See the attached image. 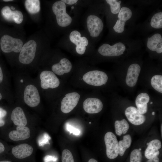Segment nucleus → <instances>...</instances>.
I'll return each instance as SVG.
<instances>
[{"label":"nucleus","instance_id":"obj_1","mask_svg":"<svg viewBox=\"0 0 162 162\" xmlns=\"http://www.w3.org/2000/svg\"><path fill=\"white\" fill-rule=\"evenodd\" d=\"M22 40L14 38L7 34L3 35L0 39V47L2 51L5 53L12 52H19L22 46Z\"/></svg>","mask_w":162,"mask_h":162},{"label":"nucleus","instance_id":"obj_2","mask_svg":"<svg viewBox=\"0 0 162 162\" xmlns=\"http://www.w3.org/2000/svg\"><path fill=\"white\" fill-rule=\"evenodd\" d=\"M52 10L56 15L57 22L60 26L65 27L71 23V17L66 13L65 4L61 0L55 2L52 5Z\"/></svg>","mask_w":162,"mask_h":162},{"label":"nucleus","instance_id":"obj_3","mask_svg":"<svg viewBox=\"0 0 162 162\" xmlns=\"http://www.w3.org/2000/svg\"><path fill=\"white\" fill-rule=\"evenodd\" d=\"M37 46L36 42L33 40L26 43L20 52L19 57L20 62L24 64L31 63L34 58Z\"/></svg>","mask_w":162,"mask_h":162},{"label":"nucleus","instance_id":"obj_4","mask_svg":"<svg viewBox=\"0 0 162 162\" xmlns=\"http://www.w3.org/2000/svg\"><path fill=\"white\" fill-rule=\"evenodd\" d=\"M82 79L88 84L98 86L105 84L107 81L108 77L104 72L94 70L85 73L83 76Z\"/></svg>","mask_w":162,"mask_h":162},{"label":"nucleus","instance_id":"obj_5","mask_svg":"<svg viewBox=\"0 0 162 162\" xmlns=\"http://www.w3.org/2000/svg\"><path fill=\"white\" fill-rule=\"evenodd\" d=\"M104 142L107 157L110 159L116 158L119 152L118 142L115 135L111 132H107L104 136Z\"/></svg>","mask_w":162,"mask_h":162},{"label":"nucleus","instance_id":"obj_6","mask_svg":"<svg viewBox=\"0 0 162 162\" xmlns=\"http://www.w3.org/2000/svg\"><path fill=\"white\" fill-rule=\"evenodd\" d=\"M125 50L124 45L121 42L117 43L112 46L105 44L98 49V52L105 56H118L123 54Z\"/></svg>","mask_w":162,"mask_h":162},{"label":"nucleus","instance_id":"obj_7","mask_svg":"<svg viewBox=\"0 0 162 162\" xmlns=\"http://www.w3.org/2000/svg\"><path fill=\"white\" fill-rule=\"evenodd\" d=\"M25 103L31 107H35L39 104L40 98L38 90L34 85L30 84L25 88L23 97Z\"/></svg>","mask_w":162,"mask_h":162},{"label":"nucleus","instance_id":"obj_8","mask_svg":"<svg viewBox=\"0 0 162 162\" xmlns=\"http://www.w3.org/2000/svg\"><path fill=\"white\" fill-rule=\"evenodd\" d=\"M40 86L44 89L54 88L59 85V80L53 72L49 70L42 71L40 75Z\"/></svg>","mask_w":162,"mask_h":162},{"label":"nucleus","instance_id":"obj_9","mask_svg":"<svg viewBox=\"0 0 162 162\" xmlns=\"http://www.w3.org/2000/svg\"><path fill=\"white\" fill-rule=\"evenodd\" d=\"M80 97V94L76 92L67 94L61 101V110L62 112L64 113L70 112L78 104Z\"/></svg>","mask_w":162,"mask_h":162},{"label":"nucleus","instance_id":"obj_10","mask_svg":"<svg viewBox=\"0 0 162 162\" xmlns=\"http://www.w3.org/2000/svg\"><path fill=\"white\" fill-rule=\"evenodd\" d=\"M86 22L90 36L98 37L103 29L104 25L102 20L95 15H90L87 17Z\"/></svg>","mask_w":162,"mask_h":162},{"label":"nucleus","instance_id":"obj_11","mask_svg":"<svg viewBox=\"0 0 162 162\" xmlns=\"http://www.w3.org/2000/svg\"><path fill=\"white\" fill-rule=\"evenodd\" d=\"M81 35L79 32L74 30L70 33L69 38L70 41L76 45V52L80 55H82L85 52L86 46L88 44V41L86 37H81Z\"/></svg>","mask_w":162,"mask_h":162},{"label":"nucleus","instance_id":"obj_12","mask_svg":"<svg viewBox=\"0 0 162 162\" xmlns=\"http://www.w3.org/2000/svg\"><path fill=\"white\" fill-rule=\"evenodd\" d=\"M132 12L130 8L123 7L121 8L118 15V19L113 27L114 31L118 33L123 32L125 22L131 17Z\"/></svg>","mask_w":162,"mask_h":162},{"label":"nucleus","instance_id":"obj_13","mask_svg":"<svg viewBox=\"0 0 162 162\" xmlns=\"http://www.w3.org/2000/svg\"><path fill=\"white\" fill-rule=\"evenodd\" d=\"M83 107L85 111L87 113H96L101 111L103 108V104L98 98H89L84 101Z\"/></svg>","mask_w":162,"mask_h":162},{"label":"nucleus","instance_id":"obj_14","mask_svg":"<svg viewBox=\"0 0 162 162\" xmlns=\"http://www.w3.org/2000/svg\"><path fill=\"white\" fill-rule=\"evenodd\" d=\"M125 113L128 121L135 125L143 124L146 119L145 116L140 114L137 108L134 106H130L127 108Z\"/></svg>","mask_w":162,"mask_h":162},{"label":"nucleus","instance_id":"obj_15","mask_svg":"<svg viewBox=\"0 0 162 162\" xmlns=\"http://www.w3.org/2000/svg\"><path fill=\"white\" fill-rule=\"evenodd\" d=\"M140 70L141 68L137 64H133L129 66L125 80L128 86L133 87L136 85Z\"/></svg>","mask_w":162,"mask_h":162},{"label":"nucleus","instance_id":"obj_16","mask_svg":"<svg viewBox=\"0 0 162 162\" xmlns=\"http://www.w3.org/2000/svg\"><path fill=\"white\" fill-rule=\"evenodd\" d=\"M33 151V147L27 143L20 144L14 147L12 149V153L16 158L22 159L29 157Z\"/></svg>","mask_w":162,"mask_h":162},{"label":"nucleus","instance_id":"obj_17","mask_svg":"<svg viewBox=\"0 0 162 162\" xmlns=\"http://www.w3.org/2000/svg\"><path fill=\"white\" fill-rule=\"evenodd\" d=\"M30 130L26 126H17L16 130L10 131L8 134L9 138L14 141L23 140L30 137Z\"/></svg>","mask_w":162,"mask_h":162},{"label":"nucleus","instance_id":"obj_18","mask_svg":"<svg viewBox=\"0 0 162 162\" xmlns=\"http://www.w3.org/2000/svg\"><path fill=\"white\" fill-rule=\"evenodd\" d=\"M72 68V64L70 61L66 58H63L59 62L52 66V70L54 74L61 76L69 72Z\"/></svg>","mask_w":162,"mask_h":162},{"label":"nucleus","instance_id":"obj_19","mask_svg":"<svg viewBox=\"0 0 162 162\" xmlns=\"http://www.w3.org/2000/svg\"><path fill=\"white\" fill-rule=\"evenodd\" d=\"M145 152L146 157L148 159L158 157L160 154L159 151L161 147L160 140L154 139L150 141L148 145Z\"/></svg>","mask_w":162,"mask_h":162},{"label":"nucleus","instance_id":"obj_20","mask_svg":"<svg viewBox=\"0 0 162 162\" xmlns=\"http://www.w3.org/2000/svg\"><path fill=\"white\" fill-rule=\"evenodd\" d=\"M11 119L14 124L17 126H26L27 123V118L22 109L19 106L12 111Z\"/></svg>","mask_w":162,"mask_h":162},{"label":"nucleus","instance_id":"obj_21","mask_svg":"<svg viewBox=\"0 0 162 162\" xmlns=\"http://www.w3.org/2000/svg\"><path fill=\"white\" fill-rule=\"evenodd\" d=\"M148 48L151 50L158 53L162 52V38L160 34L157 33L148 38L147 44Z\"/></svg>","mask_w":162,"mask_h":162},{"label":"nucleus","instance_id":"obj_22","mask_svg":"<svg viewBox=\"0 0 162 162\" xmlns=\"http://www.w3.org/2000/svg\"><path fill=\"white\" fill-rule=\"evenodd\" d=\"M149 95L146 93H142L136 97L135 104L137 109L141 114H144L147 111V104L149 100Z\"/></svg>","mask_w":162,"mask_h":162},{"label":"nucleus","instance_id":"obj_23","mask_svg":"<svg viewBox=\"0 0 162 162\" xmlns=\"http://www.w3.org/2000/svg\"><path fill=\"white\" fill-rule=\"evenodd\" d=\"M129 128V124L124 119L121 120H116L115 122V128L116 134L120 136L122 134H125L128 131Z\"/></svg>","mask_w":162,"mask_h":162},{"label":"nucleus","instance_id":"obj_24","mask_svg":"<svg viewBox=\"0 0 162 162\" xmlns=\"http://www.w3.org/2000/svg\"><path fill=\"white\" fill-rule=\"evenodd\" d=\"M131 142V137L129 134L124 136L123 140L119 141V154L120 156L123 155L126 150L130 147Z\"/></svg>","mask_w":162,"mask_h":162},{"label":"nucleus","instance_id":"obj_25","mask_svg":"<svg viewBox=\"0 0 162 162\" xmlns=\"http://www.w3.org/2000/svg\"><path fill=\"white\" fill-rule=\"evenodd\" d=\"M25 4L26 9L31 14H36L40 10V2L39 0H26Z\"/></svg>","mask_w":162,"mask_h":162},{"label":"nucleus","instance_id":"obj_26","mask_svg":"<svg viewBox=\"0 0 162 162\" xmlns=\"http://www.w3.org/2000/svg\"><path fill=\"white\" fill-rule=\"evenodd\" d=\"M151 85L152 87L160 93H162V76L156 75L151 79Z\"/></svg>","mask_w":162,"mask_h":162},{"label":"nucleus","instance_id":"obj_27","mask_svg":"<svg viewBox=\"0 0 162 162\" xmlns=\"http://www.w3.org/2000/svg\"><path fill=\"white\" fill-rule=\"evenodd\" d=\"M150 24L153 28L159 29L162 27V12H158L154 14L152 18Z\"/></svg>","mask_w":162,"mask_h":162},{"label":"nucleus","instance_id":"obj_28","mask_svg":"<svg viewBox=\"0 0 162 162\" xmlns=\"http://www.w3.org/2000/svg\"><path fill=\"white\" fill-rule=\"evenodd\" d=\"M1 14L5 20L10 22L13 20V10L8 6H4L1 10Z\"/></svg>","mask_w":162,"mask_h":162},{"label":"nucleus","instance_id":"obj_29","mask_svg":"<svg viewBox=\"0 0 162 162\" xmlns=\"http://www.w3.org/2000/svg\"><path fill=\"white\" fill-rule=\"evenodd\" d=\"M106 1L110 6L111 13L114 14L118 13L121 9V1L116 0H106Z\"/></svg>","mask_w":162,"mask_h":162},{"label":"nucleus","instance_id":"obj_30","mask_svg":"<svg viewBox=\"0 0 162 162\" xmlns=\"http://www.w3.org/2000/svg\"><path fill=\"white\" fill-rule=\"evenodd\" d=\"M142 157L141 150L138 149H134L130 153V162H141Z\"/></svg>","mask_w":162,"mask_h":162},{"label":"nucleus","instance_id":"obj_31","mask_svg":"<svg viewBox=\"0 0 162 162\" xmlns=\"http://www.w3.org/2000/svg\"><path fill=\"white\" fill-rule=\"evenodd\" d=\"M62 162H75L74 156L71 152L68 149H64L62 153Z\"/></svg>","mask_w":162,"mask_h":162},{"label":"nucleus","instance_id":"obj_32","mask_svg":"<svg viewBox=\"0 0 162 162\" xmlns=\"http://www.w3.org/2000/svg\"><path fill=\"white\" fill-rule=\"evenodd\" d=\"M13 20L16 23H21L23 20V15L20 11L14 10L13 11Z\"/></svg>","mask_w":162,"mask_h":162},{"label":"nucleus","instance_id":"obj_33","mask_svg":"<svg viewBox=\"0 0 162 162\" xmlns=\"http://www.w3.org/2000/svg\"><path fill=\"white\" fill-rule=\"evenodd\" d=\"M7 114V111L2 108L0 107V127L4 126L5 122L3 118Z\"/></svg>","mask_w":162,"mask_h":162},{"label":"nucleus","instance_id":"obj_34","mask_svg":"<svg viewBox=\"0 0 162 162\" xmlns=\"http://www.w3.org/2000/svg\"><path fill=\"white\" fill-rule=\"evenodd\" d=\"M67 128L69 131H71L75 134L78 135L80 131L78 130L72 128L69 125H68L67 127Z\"/></svg>","mask_w":162,"mask_h":162},{"label":"nucleus","instance_id":"obj_35","mask_svg":"<svg viewBox=\"0 0 162 162\" xmlns=\"http://www.w3.org/2000/svg\"><path fill=\"white\" fill-rule=\"evenodd\" d=\"M61 1L65 3H66L69 5L73 4L76 3L78 1L77 0H62Z\"/></svg>","mask_w":162,"mask_h":162},{"label":"nucleus","instance_id":"obj_36","mask_svg":"<svg viewBox=\"0 0 162 162\" xmlns=\"http://www.w3.org/2000/svg\"><path fill=\"white\" fill-rule=\"evenodd\" d=\"M159 159L158 157L152 159H148L146 162H159Z\"/></svg>","mask_w":162,"mask_h":162},{"label":"nucleus","instance_id":"obj_37","mask_svg":"<svg viewBox=\"0 0 162 162\" xmlns=\"http://www.w3.org/2000/svg\"><path fill=\"white\" fill-rule=\"evenodd\" d=\"M5 148L3 144L0 142V153L3 152Z\"/></svg>","mask_w":162,"mask_h":162},{"label":"nucleus","instance_id":"obj_38","mask_svg":"<svg viewBox=\"0 0 162 162\" xmlns=\"http://www.w3.org/2000/svg\"><path fill=\"white\" fill-rule=\"evenodd\" d=\"M3 79V74L2 68L0 66V83L2 82Z\"/></svg>","mask_w":162,"mask_h":162},{"label":"nucleus","instance_id":"obj_39","mask_svg":"<svg viewBox=\"0 0 162 162\" xmlns=\"http://www.w3.org/2000/svg\"><path fill=\"white\" fill-rule=\"evenodd\" d=\"M87 162H98V161L94 158H90L88 160Z\"/></svg>","mask_w":162,"mask_h":162},{"label":"nucleus","instance_id":"obj_40","mask_svg":"<svg viewBox=\"0 0 162 162\" xmlns=\"http://www.w3.org/2000/svg\"><path fill=\"white\" fill-rule=\"evenodd\" d=\"M4 2H9L13 1V0H3Z\"/></svg>","mask_w":162,"mask_h":162},{"label":"nucleus","instance_id":"obj_41","mask_svg":"<svg viewBox=\"0 0 162 162\" xmlns=\"http://www.w3.org/2000/svg\"><path fill=\"white\" fill-rule=\"evenodd\" d=\"M10 8L11 9V10H14L15 9V8L13 6H11Z\"/></svg>","mask_w":162,"mask_h":162},{"label":"nucleus","instance_id":"obj_42","mask_svg":"<svg viewBox=\"0 0 162 162\" xmlns=\"http://www.w3.org/2000/svg\"><path fill=\"white\" fill-rule=\"evenodd\" d=\"M0 162H12L10 161H7V160H3V161H0Z\"/></svg>","mask_w":162,"mask_h":162},{"label":"nucleus","instance_id":"obj_43","mask_svg":"<svg viewBox=\"0 0 162 162\" xmlns=\"http://www.w3.org/2000/svg\"><path fill=\"white\" fill-rule=\"evenodd\" d=\"M2 94H1V93L0 92V100L2 99Z\"/></svg>","mask_w":162,"mask_h":162},{"label":"nucleus","instance_id":"obj_44","mask_svg":"<svg viewBox=\"0 0 162 162\" xmlns=\"http://www.w3.org/2000/svg\"><path fill=\"white\" fill-rule=\"evenodd\" d=\"M154 114H155V112H152V114L153 115H154Z\"/></svg>","mask_w":162,"mask_h":162},{"label":"nucleus","instance_id":"obj_45","mask_svg":"<svg viewBox=\"0 0 162 162\" xmlns=\"http://www.w3.org/2000/svg\"><path fill=\"white\" fill-rule=\"evenodd\" d=\"M161 135H162V125H161Z\"/></svg>","mask_w":162,"mask_h":162},{"label":"nucleus","instance_id":"obj_46","mask_svg":"<svg viewBox=\"0 0 162 162\" xmlns=\"http://www.w3.org/2000/svg\"><path fill=\"white\" fill-rule=\"evenodd\" d=\"M74 6H72V7H71V8H72V9H74Z\"/></svg>","mask_w":162,"mask_h":162},{"label":"nucleus","instance_id":"obj_47","mask_svg":"<svg viewBox=\"0 0 162 162\" xmlns=\"http://www.w3.org/2000/svg\"><path fill=\"white\" fill-rule=\"evenodd\" d=\"M152 103H153V102H151V103H150V104H152Z\"/></svg>","mask_w":162,"mask_h":162}]
</instances>
